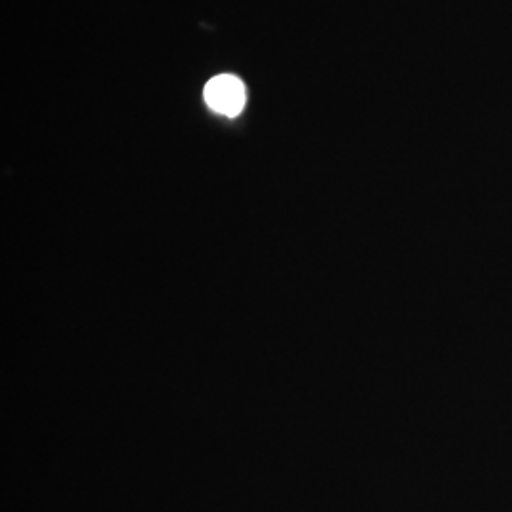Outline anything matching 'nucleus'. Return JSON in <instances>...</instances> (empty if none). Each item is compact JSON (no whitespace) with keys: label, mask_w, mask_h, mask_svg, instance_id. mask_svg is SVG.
Wrapping results in <instances>:
<instances>
[{"label":"nucleus","mask_w":512,"mask_h":512,"mask_svg":"<svg viewBox=\"0 0 512 512\" xmlns=\"http://www.w3.org/2000/svg\"><path fill=\"white\" fill-rule=\"evenodd\" d=\"M203 97L209 109L230 118L238 116L247 101L243 82L232 74H219L211 78L203 90Z\"/></svg>","instance_id":"f257e3e1"}]
</instances>
